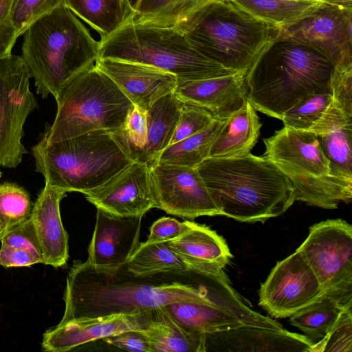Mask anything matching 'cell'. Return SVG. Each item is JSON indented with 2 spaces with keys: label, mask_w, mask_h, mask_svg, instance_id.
Returning <instances> with one entry per match:
<instances>
[{
  "label": "cell",
  "mask_w": 352,
  "mask_h": 352,
  "mask_svg": "<svg viewBox=\"0 0 352 352\" xmlns=\"http://www.w3.org/2000/svg\"><path fill=\"white\" fill-rule=\"evenodd\" d=\"M55 99V119L42 136L49 141L95 130L113 132L122 126L134 106L113 80L95 65L65 83Z\"/></svg>",
  "instance_id": "cell-8"
},
{
  "label": "cell",
  "mask_w": 352,
  "mask_h": 352,
  "mask_svg": "<svg viewBox=\"0 0 352 352\" xmlns=\"http://www.w3.org/2000/svg\"><path fill=\"white\" fill-rule=\"evenodd\" d=\"M247 72L178 82L175 94L187 104L201 107L214 119L223 120L248 100Z\"/></svg>",
  "instance_id": "cell-18"
},
{
  "label": "cell",
  "mask_w": 352,
  "mask_h": 352,
  "mask_svg": "<svg viewBox=\"0 0 352 352\" xmlns=\"http://www.w3.org/2000/svg\"><path fill=\"white\" fill-rule=\"evenodd\" d=\"M335 70V65L318 50L277 35L247 72L248 100L256 111L280 120L301 98L332 94Z\"/></svg>",
  "instance_id": "cell-3"
},
{
  "label": "cell",
  "mask_w": 352,
  "mask_h": 352,
  "mask_svg": "<svg viewBox=\"0 0 352 352\" xmlns=\"http://www.w3.org/2000/svg\"><path fill=\"white\" fill-rule=\"evenodd\" d=\"M120 349L132 352H152L146 336L140 331H127L103 339Z\"/></svg>",
  "instance_id": "cell-43"
},
{
  "label": "cell",
  "mask_w": 352,
  "mask_h": 352,
  "mask_svg": "<svg viewBox=\"0 0 352 352\" xmlns=\"http://www.w3.org/2000/svg\"><path fill=\"white\" fill-rule=\"evenodd\" d=\"M96 208L121 216L142 215L157 208L151 168L133 162L101 186L85 194Z\"/></svg>",
  "instance_id": "cell-15"
},
{
  "label": "cell",
  "mask_w": 352,
  "mask_h": 352,
  "mask_svg": "<svg viewBox=\"0 0 352 352\" xmlns=\"http://www.w3.org/2000/svg\"><path fill=\"white\" fill-rule=\"evenodd\" d=\"M174 27L197 52L236 72L248 71L278 30L230 0H208Z\"/></svg>",
  "instance_id": "cell-5"
},
{
  "label": "cell",
  "mask_w": 352,
  "mask_h": 352,
  "mask_svg": "<svg viewBox=\"0 0 352 352\" xmlns=\"http://www.w3.org/2000/svg\"><path fill=\"white\" fill-rule=\"evenodd\" d=\"M321 147L329 162L328 175L352 182V124L319 135Z\"/></svg>",
  "instance_id": "cell-31"
},
{
  "label": "cell",
  "mask_w": 352,
  "mask_h": 352,
  "mask_svg": "<svg viewBox=\"0 0 352 352\" xmlns=\"http://www.w3.org/2000/svg\"><path fill=\"white\" fill-rule=\"evenodd\" d=\"M332 100V94H311L298 100L284 112V126L309 130L321 118Z\"/></svg>",
  "instance_id": "cell-34"
},
{
  "label": "cell",
  "mask_w": 352,
  "mask_h": 352,
  "mask_svg": "<svg viewBox=\"0 0 352 352\" xmlns=\"http://www.w3.org/2000/svg\"><path fill=\"white\" fill-rule=\"evenodd\" d=\"M30 78L21 56L0 60V166L16 167L27 153L21 142L23 126L38 107Z\"/></svg>",
  "instance_id": "cell-9"
},
{
  "label": "cell",
  "mask_w": 352,
  "mask_h": 352,
  "mask_svg": "<svg viewBox=\"0 0 352 352\" xmlns=\"http://www.w3.org/2000/svg\"><path fill=\"white\" fill-rule=\"evenodd\" d=\"M66 192L45 184L30 216L39 241L43 263L54 267L65 265L69 257L68 234L60 213V203Z\"/></svg>",
  "instance_id": "cell-21"
},
{
  "label": "cell",
  "mask_w": 352,
  "mask_h": 352,
  "mask_svg": "<svg viewBox=\"0 0 352 352\" xmlns=\"http://www.w3.org/2000/svg\"><path fill=\"white\" fill-rule=\"evenodd\" d=\"M36 170L45 184L83 194L94 190L133 161L104 130L49 141L43 137L32 148Z\"/></svg>",
  "instance_id": "cell-6"
},
{
  "label": "cell",
  "mask_w": 352,
  "mask_h": 352,
  "mask_svg": "<svg viewBox=\"0 0 352 352\" xmlns=\"http://www.w3.org/2000/svg\"><path fill=\"white\" fill-rule=\"evenodd\" d=\"M352 307V289H324L311 302L290 316V323L312 340L322 339L340 314Z\"/></svg>",
  "instance_id": "cell-24"
},
{
  "label": "cell",
  "mask_w": 352,
  "mask_h": 352,
  "mask_svg": "<svg viewBox=\"0 0 352 352\" xmlns=\"http://www.w3.org/2000/svg\"><path fill=\"white\" fill-rule=\"evenodd\" d=\"M189 226L190 221L180 222L172 217H162L151 226L146 241L153 243L172 241L186 231Z\"/></svg>",
  "instance_id": "cell-42"
},
{
  "label": "cell",
  "mask_w": 352,
  "mask_h": 352,
  "mask_svg": "<svg viewBox=\"0 0 352 352\" xmlns=\"http://www.w3.org/2000/svg\"><path fill=\"white\" fill-rule=\"evenodd\" d=\"M197 170L220 215L239 221L263 223L296 201L292 182L263 155L208 157Z\"/></svg>",
  "instance_id": "cell-2"
},
{
  "label": "cell",
  "mask_w": 352,
  "mask_h": 352,
  "mask_svg": "<svg viewBox=\"0 0 352 352\" xmlns=\"http://www.w3.org/2000/svg\"><path fill=\"white\" fill-rule=\"evenodd\" d=\"M299 250L322 290L352 289V226L342 219H327L309 228Z\"/></svg>",
  "instance_id": "cell-10"
},
{
  "label": "cell",
  "mask_w": 352,
  "mask_h": 352,
  "mask_svg": "<svg viewBox=\"0 0 352 352\" xmlns=\"http://www.w3.org/2000/svg\"><path fill=\"white\" fill-rule=\"evenodd\" d=\"M225 123L226 120L214 119L203 130L168 145L153 164L196 168L204 160L209 157L212 145Z\"/></svg>",
  "instance_id": "cell-28"
},
{
  "label": "cell",
  "mask_w": 352,
  "mask_h": 352,
  "mask_svg": "<svg viewBox=\"0 0 352 352\" xmlns=\"http://www.w3.org/2000/svg\"><path fill=\"white\" fill-rule=\"evenodd\" d=\"M126 267L138 275L159 273L182 274L193 270L167 242L140 243Z\"/></svg>",
  "instance_id": "cell-29"
},
{
  "label": "cell",
  "mask_w": 352,
  "mask_h": 352,
  "mask_svg": "<svg viewBox=\"0 0 352 352\" xmlns=\"http://www.w3.org/2000/svg\"><path fill=\"white\" fill-rule=\"evenodd\" d=\"M39 261L30 252L14 247L2 245L0 249V265L5 267H28Z\"/></svg>",
  "instance_id": "cell-44"
},
{
  "label": "cell",
  "mask_w": 352,
  "mask_h": 352,
  "mask_svg": "<svg viewBox=\"0 0 352 352\" xmlns=\"http://www.w3.org/2000/svg\"><path fill=\"white\" fill-rule=\"evenodd\" d=\"M1 177V171H0V177Z\"/></svg>",
  "instance_id": "cell-49"
},
{
  "label": "cell",
  "mask_w": 352,
  "mask_h": 352,
  "mask_svg": "<svg viewBox=\"0 0 352 352\" xmlns=\"http://www.w3.org/2000/svg\"><path fill=\"white\" fill-rule=\"evenodd\" d=\"M59 324L111 315H135L181 302L236 309L240 297L226 274L195 270L182 273L138 275L126 263L96 267L75 261L68 272Z\"/></svg>",
  "instance_id": "cell-1"
},
{
  "label": "cell",
  "mask_w": 352,
  "mask_h": 352,
  "mask_svg": "<svg viewBox=\"0 0 352 352\" xmlns=\"http://www.w3.org/2000/svg\"><path fill=\"white\" fill-rule=\"evenodd\" d=\"M324 2L340 6L347 8H352V0H323Z\"/></svg>",
  "instance_id": "cell-45"
},
{
  "label": "cell",
  "mask_w": 352,
  "mask_h": 352,
  "mask_svg": "<svg viewBox=\"0 0 352 352\" xmlns=\"http://www.w3.org/2000/svg\"><path fill=\"white\" fill-rule=\"evenodd\" d=\"M262 124L248 100L226 120L213 142L209 157H234L247 155L256 144Z\"/></svg>",
  "instance_id": "cell-25"
},
{
  "label": "cell",
  "mask_w": 352,
  "mask_h": 352,
  "mask_svg": "<svg viewBox=\"0 0 352 352\" xmlns=\"http://www.w3.org/2000/svg\"><path fill=\"white\" fill-rule=\"evenodd\" d=\"M98 58L153 66L175 74L178 82L236 73L195 50L175 27L139 23L133 19V16L116 32L100 38Z\"/></svg>",
  "instance_id": "cell-7"
},
{
  "label": "cell",
  "mask_w": 352,
  "mask_h": 352,
  "mask_svg": "<svg viewBox=\"0 0 352 352\" xmlns=\"http://www.w3.org/2000/svg\"><path fill=\"white\" fill-rule=\"evenodd\" d=\"M2 245L24 250L43 263L41 245L30 217L8 228L1 239Z\"/></svg>",
  "instance_id": "cell-38"
},
{
  "label": "cell",
  "mask_w": 352,
  "mask_h": 352,
  "mask_svg": "<svg viewBox=\"0 0 352 352\" xmlns=\"http://www.w3.org/2000/svg\"><path fill=\"white\" fill-rule=\"evenodd\" d=\"M149 166L157 208L190 219L220 215L197 168L162 164Z\"/></svg>",
  "instance_id": "cell-13"
},
{
  "label": "cell",
  "mask_w": 352,
  "mask_h": 352,
  "mask_svg": "<svg viewBox=\"0 0 352 352\" xmlns=\"http://www.w3.org/2000/svg\"><path fill=\"white\" fill-rule=\"evenodd\" d=\"M32 211L28 192L11 182L0 184V225L7 230L28 219Z\"/></svg>",
  "instance_id": "cell-35"
},
{
  "label": "cell",
  "mask_w": 352,
  "mask_h": 352,
  "mask_svg": "<svg viewBox=\"0 0 352 352\" xmlns=\"http://www.w3.org/2000/svg\"><path fill=\"white\" fill-rule=\"evenodd\" d=\"M7 229L4 228L3 226L0 225V240L2 238L3 235L6 232Z\"/></svg>",
  "instance_id": "cell-46"
},
{
  "label": "cell",
  "mask_w": 352,
  "mask_h": 352,
  "mask_svg": "<svg viewBox=\"0 0 352 352\" xmlns=\"http://www.w3.org/2000/svg\"><path fill=\"white\" fill-rule=\"evenodd\" d=\"M254 16L278 28L292 25L318 8L324 1L230 0Z\"/></svg>",
  "instance_id": "cell-30"
},
{
  "label": "cell",
  "mask_w": 352,
  "mask_h": 352,
  "mask_svg": "<svg viewBox=\"0 0 352 352\" xmlns=\"http://www.w3.org/2000/svg\"><path fill=\"white\" fill-rule=\"evenodd\" d=\"M167 243L193 270L202 272L221 274L232 257L222 236L193 221L182 235Z\"/></svg>",
  "instance_id": "cell-22"
},
{
  "label": "cell",
  "mask_w": 352,
  "mask_h": 352,
  "mask_svg": "<svg viewBox=\"0 0 352 352\" xmlns=\"http://www.w3.org/2000/svg\"><path fill=\"white\" fill-rule=\"evenodd\" d=\"M140 331L147 338L152 352H206V334L189 331L162 307L142 313Z\"/></svg>",
  "instance_id": "cell-23"
},
{
  "label": "cell",
  "mask_w": 352,
  "mask_h": 352,
  "mask_svg": "<svg viewBox=\"0 0 352 352\" xmlns=\"http://www.w3.org/2000/svg\"><path fill=\"white\" fill-rule=\"evenodd\" d=\"M309 352H352V307L345 309L327 335Z\"/></svg>",
  "instance_id": "cell-36"
},
{
  "label": "cell",
  "mask_w": 352,
  "mask_h": 352,
  "mask_svg": "<svg viewBox=\"0 0 352 352\" xmlns=\"http://www.w3.org/2000/svg\"><path fill=\"white\" fill-rule=\"evenodd\" d=\"M321 285L298 250L278 261L259 289L258 305L276 318L290 317L315 300Z\"/></svg>",
  "instance_id": "cell-12"
},
{
  "label": "cell",
  "mask_w": 352,
  "mask_h": 352,
  "mask_svg": "<svg viewBox=\"0 0 352 352\" xmlns=\"http://www.w3.org/2000/svg\"><path fill=\"white\" fill-rule=\"evenodd\" d=\"M23 36L21 56L43 98H55L65 83L98 59L99 41L65 6L35 21Z\"/></svg>",
  "instance_id": "cell-4"
},
{
  "label": "cell",
  "mask_w": 352,
  "mask_h": 352,
  "mask_svg": "<svg viewBox=\"0 0 352 352\" xmlns=\"http://www.w3.org/2000/svg\"><path fill=\"white\" fill-rule=\"evenodd\" d=\"M185 102L170 92L146 110V143L143 163L153 164L169 145Z\"/></svg>",
  "instance_id": "cell-26"
},
{
  "label": "cell",
  "mask_w": 352,
  "mask_h": 352,
  "mask_svg": "<svg viewBox=\"0 0 352 352\" xmlns=\"http://www.w3.org/2000/svg\"><path fill=\"white\" fill-rule=\"evenodd\" d=\"M208 0H141L133 15L139 23L174 27Z\"/></svg>",
  "instance_id": "cell-32"
},
{
  "label": "cell",
  "mask_w": 352,
  "mask_h": 352,
  "mask_svg": "<svg viewBox=\"0 0 352 352\" xmlns=\"http://www.w3.org/2000/svg\"><path fill=\"white\" fill-rule=\"evenodd\" d=\"M95 65L113 80L134 106L144 111L174 91L178 83L175 74L139 63L98 58Z\"/></svg>",
  "instance_id": "cell-17"
},
{
  "label": "cell",
  "mask_w": 352,
  "mask_h": 352,
  "mask_svg": "<svg viewBox=\"0 0 352 352\" xmlns=\"http://www.w3.org/2000/svg\"><path fill=\"white\" fill-rule=\"evenodd\" d=\"M66 0H13L11 16L19 36L35 21L54 9L65 6Z\"/></svg>",
  "instance_id": "cell-37"
},
{
  "label": "cell",
  "mask_w": 352,
  "mask_h": 352,
  "mask_svg": "<svg viewBox=\"0 0 352 352\" xmlns=\"http://www.w3.org/2000/svg\"><path fill=\"white\" fill-rule=\"evenodd\" d=\"M309 338L265 327L243 326L206 334V351H309Z\"/></svg>",
  "instance_id": "cell-20"
},
{
  "label": "cell",
  "mask_w": 352,
  "mask_h": 352,
  "mask_svg": "<svg viewBox=\"0 0 352 352\" xmlns=\"http://www.w3.org/2000/svg\"><path fill=\"white\" fill-rule=\"evenodd\" d=\"M13 0H0V60L12 54L19 37L11 16Z\"/></svg>",
  "instance_id": "cell-41"
},
{
  "label": "cell",
  "mask_w": 352,
  "mask_h": 352,
  "mask_svg": "<svg viewBox=\"0 0 352 352\" xmlns=\"http://www.w3.org/2000/svg\"><path fill=\"white\" fill-rule=\"evenodd\" d=\"M331 104L352 117V69L336 68L332 80Z\"/></svg>",
  "instance_id": "cell-40"
},
{
  "label": "cell",
  "mask_w": 352,
  "mask_h": 352,
  "mask_svg": "<svg viewBox=\"0 0 352 352\" xmlns=\"http://www.w3.org/2000/svg\"><path fill=\"white\" fill-rule=\"evenodd\" d=\"M263 156L274 163L290 181L319 177L329 172L320 137L309 130L284 126L263 139Z\"/></svg>",
  "instance_id": "cell-14"
},
{
  "label": "cell",
  "mask_w": 352,
  "mask_h": 352,
  "mask_svg": "<svg viewBox=\"0 0 352 352\" xmlns=\"http://www.w3.org/2000/svg\"><path fill=\"white\" fill-rule=\"evenodd\" d=\"M146 111L133 106L122 126L111 132V134L133 162H142L146 143Z\"/></svg>",
  "instance_id": "cell-33"
},
{
  "label": "cell",
  "mask_w": 352,
  "mask_h": 352,
  "mask_svg": "<svg viewBox=\"0 0 352 352\" xmlns=\"http://www.w3.org/2000/svg\"><path fill=\"white\" fill-rule=\"evenodd\" d=\"M96 208L87 261L96 267H118L127 263L140 243L143 216H121Z\"/></svg>",
  "instance_id": "cell-16"
},
{
  "label": "cell",
  "mask_w": 352,
  "mask_h": 352,
  "mask_svg": "<svg viewBox=\"0 0 352 352\" xmlns=\"http://www.w3.org/2000/svg\"><path fill=\"white\" fill-rule=\"evenodd\" d=\"M214 120L212 114L206 109L185 103L169 145L203 130Z\"/></svg>",
  "instance_id": "cell-39"
},
{
  "label": "cell",
  "mask_w": 352,
  "mask_h": 352,
  "mask_svg": "<svg viewBox=\"0 0 352 352\" xmlns=\"http://www.w3.org/2000/svg\"><path fill=\"white\" fill-rule=\"evenodd\" d=\"M142 327V313L70 321L47 330L43 334L42 349L50 352L68 351L124 331H140Z\"/></svg>",
  "instance_id": "cell-19"
},
{
  "label": "cell",
  "mask_w": 352,
  "mask_h": 352,
  "mask_svg": "<svg viewBox=\"0 0 352 352\" xmlns=\"http://www.w3.org/2000/svg\"><path fill=\"white\" fill-rule=\"evenodd\" d=\"M352 8L323 2L297 22L278 30V36L308 45L340 70L352 69Z\"/></svg>",
  "instance_id": "cell-11"
},
{
  "label": "cell",
  "mask_w": 352,
  "mask_h": 352,
  "mask_svg": "<svg viewBox=\"0 0 352 352\" xmlns=\"http://www.w3.org/2000/svg\"><path fill=\"white\" fill-rule=\"evenodd\" d=\"M67 7L100 36L107 37L133 16L126 0H66Z\"/></svg>",
  "instance_id": "cell-27"
},
{
  "label": "cell",
  "mask_w": 352,
  "mask_h": 352,
  "mask_svg": "<svg viewBox=\"0 0 352 352\" xmlns=\"http://www.w3.org/2000/svg\"><path fill=\"white\" fill-rule=\"evenodd\" d=\"M285 1H324L323 0H285Z\"/></svg>",
  "instance_id": "cell-47"
},
{
  "label": "cell",
  "mask_w": 352,
  "mask_h": 352,
  "mask_svg": "<svg viewBox=\"0 0 352 352\" xmlns=\"http://www.w3.org/2000/svg\"><path fill=\"white\" fill-rule=\"evenodd\" d=\"M126 1H127V3H128V4H129V3L130 0H126Z\"/></svg>",
  "instance_id": "cell-48"
}]
</instances>
